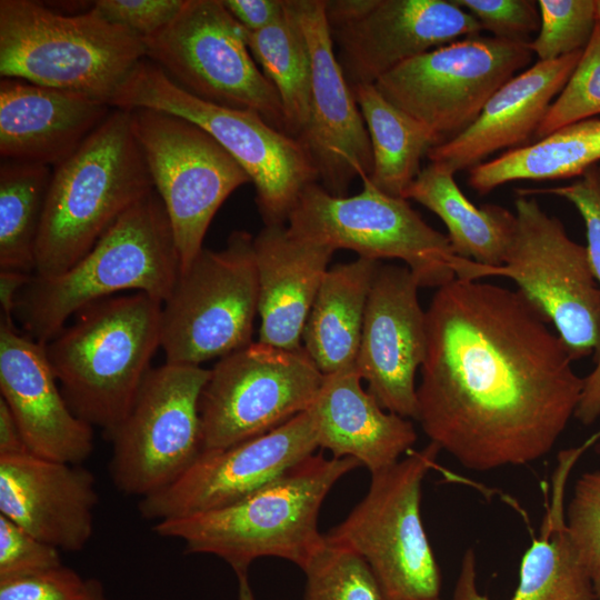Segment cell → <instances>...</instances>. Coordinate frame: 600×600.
Listing matches in <instances>:
<instances>
[{
	"label": "cell",
	"mask_w": 600,
	"mask_h": 600,
	"mask_svg": "<svg viewBox=\"0 0 600 600\" xmlns=\"http://www.w3.org/2000/svg\"><path fill=\"white\" fill-rule=\"evenodd\" d=\"M180 268L166 208L153 190L129 208L70 269L48 279L32 274L17 298L13 319L28 337L46 344L71 316L117 292H144L163 303Z\"/></svg>",
	"instance_id": "4"
},
{
	"label": "cell",
	"mask_w": 600,
	"mask_h": 600,
	"mask_svg": "<svg viewBox=\"0 0 600 600\" xmlns=\"http://www.w3.org/2000/svg\"><path fill=\"white\" fill-rule=\"evenodd\" d=\"M153 190L130 112L113 109L71 157L53 168L33 276L48 279L70 269Z\"/></svg>",
	"instance_id": "5"
},
{
	"label": "cell",
	"mask_w": 600,
	"mask_h": 600,
	"mask_svg": "<svg viewBox=\"0 0 600 600\" xmlns=\"http://www.w3.org/2000/svg\"><path fill=\"white\" fill-rule=\"evenodd\" d=\"M599 161L600 119L592 118L474 166L468 184L477 193L488 194L512 181L579 178Z\"/></svg>",
	"instance_id": "30"
},
{
	"label": "cell",
	"mask_w": 600,
	"mask_h": 600,
	"mask_svg": "<svg viewBox=\"0 0 600 600\" xmlns=\"http://www.w3.org/2000/svg\"><path fill=\"white\" fill-rule=\"evenodd\" d=\"M581 53L579 50L556 60L537 61L513 76L492 94L471 126L430 149V162L456 173L473 168L497 151L524 146L534 137Z\"/></svg>",
	"instance_id": "24"
},
{
	"label": "cell",
	"mask_w": 600,
	"mask_h": 600,
	"mask_svg": "<svg viewBox=\"0 0 600 600\" xmlns=\"http://www.w3.org/2000/svg\"><path fill=\"white\" fill-rule=\"evenodd\" d=\"M110 107L149 108L179 116L211 134L241 166L256 190L264 226L286 224L318 172L302 142L260 114L201 100L143 59L118 89Z\"/></svg>",
	"instance_id": "7"
},
{
	"label": "cell",
	"mask_w": 600,
	"mask_h": 600,
	"mask_svg": "<svg viewBox=\"0 0 600 600\" xmlns=\"http://www.w3.org/2000/svg\"><path fill=\"white\" fill-rule=\"evenodd\" d=\"M31 273L19 271L0 272L1 316L13 319L17 298L22 288L30 281Z\"/></svg>",
	"instance_id": "44"
},
{
	"label": "cell",
	"mask_w": 600,
	"mask_h": 600,
	"mask_svg": "<svg viewBox=\"0 0 600 600\" xmlns=\"http://www.w3.org/2000/svg\"><path fill=\"white\" fill-rule=\"evenodd\" d=\"M249 50L281 101L287 131L299 138L311 108V59L300 22L286 0L284 12L271 26L247 31Z\"/></svg>",
	"instance_id": "32"
},
{
	"label": "cell",
	"mask_w": 600,
	"mask_h": 600,
	"mask_svg": "<svg viewBox=\"0 0 600 600\" xmlns=\"http://www.w3.org/2000/svg\"><path fill=\"white\" fill-rule=\"evenodd\" d=\"M403 198L440 218L457 256L490 267L503 263L516 232L514 212L498 204L476 207L446 166L430 162L421 169Z\"/></svg>",
	"instance_id": "29"
},
{
	"label": "cell",
	"mask_w": 600,
	"mask_h": 600,
	"mask_svg": "<svg viewBox=\"0 0 600 600\" xmlns=\"http://www.w3.org/2000/svg\"><path fill=\"white\" fill-rule=\"evenodd\" d=\"M210 370L166 363L151 368L109 439L116 488L141 498L178 479L202 452L199 402Z\"/></svg>",
	"instance_id": "16"
},
{
	"label": "cell",
	"mask_w": 600,
	"mask_h": 600,
	"mask_svg": "<svg viewBox=\"0 0 600 600\" xmlns=\"http://www.w3.org/2000/svg\"><path fill=\"white\" fill-rule=\"evenodd\" d=\"M147 58L143 39L91 8L62 14L31 0L0 1V74L110 106Z\"/></svg>",
	"instance_id": "6"
},
{
	"label": "cell",
	"mask_w": 600,
	"mask_h": 600,
	"mask_svg": "<svg viewBox=\"0 0 600 600\" xmlns=\"http://www.w3.org/2000/svg\"><path fill=\"white\" fill-rule=\"evenodd\" d=\"M303 572L304 600H382L366 561L343 547L326 541Z\"/></svg>",
	"instance_id": "35"
},
{
	"label": "cell",
	"mask_w": 600,
	"mask_h": 600,
	"mask_svg": "<svg viewBox=\"0 0 600 600\" xmlns=\"http://www.w3.org/2000/svg\"><path fill=\"white\" fill-rule=\"evenodd\" d=\"M289 232L333 249H348L361 258L406 263L419 287L440 288L456 279L457 256L447 234L429 226L407 199L376 188L369 178L356 196L336 197L314 182L292 209Z\"/></svg>",
	"instance_id": "10"
},
{
	"label": "cell",
	"mask_w": 600,
	"mask_h": 600,
	"mask_svg": "<svg viewBox=\"0 0 600 600\" xmlns=\"http://www.w3.org/2000/svg\"><path fill=\"white\" fill-rule=\"evenodd\" d=\"M431 600H440V599H439V598H437V599H431Z\"/></svg>",
	"instance_id": "49"
},
{
	"label": "cell",
	"mask_w": 600,
	"mask_h": 600,
	"mask_svg": "<svg viewBox=\"0 0 600 600\" xmlns=\"http://www.w3.org/2000/svg\"><path fill=\"white\" fill-rule=\"evenodd\" d=\"M358 467L351 458L313 453L234 503L158 521L153 531L183 541L188 553L219 557L237 576L248 574L262 557L284 559L303 570L326 543L318 528L324 499Z\"/></svg>",
	"instance_id": "2"
},
{
	"label": "cell",
	"mask_w": 600,
	"mask_h": 600,
	"mask_svg": "<svg viewBox=\"0 0 600 600\" xmlns=\"http://www.w3.org/2000/svg\"><path fill=\"white\" fill-rule=\"evenodd\" d=\"M441 449L429 442L371 473L364 497L324 534L328 543L359 554L382 600L439 598L441 579L421 520V487Z\"/></svg>",
	"instance_id": "9"
},
{
	"label": "cell",
	"mask_w": 600,
	"mask_h": 600,
	"mask_svg": "<svg viewBox=\"0 0 600 600\" xmlns=\"http://www.w3.org/2000/svg\"><path fill=\"white\" fill-rule=\"evenodd\" d=\"M98 500L96 478L81 464L0 454V514L60 551L89 542Z\"/></svg>",
	"instance_id": "22"
},
{
	"label": "cell",
	"mask_w": 600,
	"mask_h": 600,
	"mask_svg": "<svg viewBox=\"0 0 600 600\" xmlns=\"http://www.w3.org/2000/svg\"><path fill=\"white\" fill-rule=\"evenodd\" d=\"M323 378L303 347L258 341L220 358L200 396L202 451L258 437L309 410Z\"/></svg>",
	"instance_id": "14"
},
{
	"label": "cell",
	"mask_w": 600,
	"mask_h": 600,
	"mask_svg": "<svg viewBox=\"0 0 600 600\" xmlns=\"http://www.w3.org/2000/svg\"><path fill=\"white\" fill-rule=\"evenodd\" d=\"M567 467L559 471L540 534L524 552L511 600H600L569 536L563 508ZM453 600H490L477 588L476 557H462Z\"/></svg>",
	"instance_id": "27"
},
{
	"label": "cell",
	"mask_w": 600,
	"mask_h": 600,
	"mask_svg": "<svg viewBox=\"0 0 600 600\" xmlns=\"http://www.w3.org/2000/svg\"><path fill=\"white\" fill-rule=\"evenodd\" d=\"M62 564L60 550L0 514V579Z\"/></svg>",
	"instance_id": "40"
},
{
	"label": "cell",
	"mask_w": 600,
	"mask_h": 600,
	"mask_svg": "<svg viewBox=\"0 0 600 600\" xmlns=\"http://www.w3.org/2000/svg\"><path fill=\"white\" fill-rule=\"evenodd\" d=\"M230 14L248 31L274 23L284 12L286 0H221Z\"/></svg>",
	"instance_id": "43"
},
{
	"label": "cell",
	"mask_w": 600,
	"mask_h": 600,
	"mask_svg": "<svg viewBox=\"0 0 600 600\" xmlns=\"http://www.w3.org/2000/svg\"><path fill=\"white\" fill-rule=\"evenodd\" d=\"M110 108L78 92L1 78V159L54 168L80 148Z\"/></svg>",
	"instance_id": "23"
},
{
	"label": "cell",
	"mask_w": 600,
	"mask_h": 600,
	"mask_svg": "<svg viewBox=\"0 0 600 600\" xmlns=\"http://www.w3.org/2000/svg\"><path fill=\"white\" fill-rule=\"evenodd\" d=\"M183 3L184 0H97L90 8L108 22L143 39L168 26Z\"/></svg>",
	"instance_id": "42"
},
{
	"label": "cell",
	"mask_w": 600,
	"mask_h": 600,
	"mask_svg": "<svg viewBox=\"0 0 600 600\" xmlns=\"http://www.w3.org/2000/svg\"><path fill=\"white\" fill-rule=\"evenodd\" d=\"M599 169H600V166H599Z\"/></svg>",
	"instance_id": "50"
},
{
	"label": "cell",
	"mask_w": 600,
	"mask_h": 600,
	"mask_svg": "<svg viewBox=\"0 0 600 600\" xmlns=\"http://www.w3.org/2000/svg\"><path fill=\"white\" fill-rule=\"evenodd\" d=\"M89 579L63 564L0 579V600H82Z\"/></svg>",
	"instance_id": "41"
},
{
	"label": "cell",
	"mask_w": 600,
	"mask_h": 600,
	"mask_svg": "<svg viewBox=\"0 0 600 600\" xmlns=\"http://www.w3.org/2000/svg\"><path fill=\"white\" fill-rule=\"evenodd\" d=\"M408 267L380 263L366 307L356 368L383 409L417 419L416 373L427 350V316Z\"/></svg>",
	"instance_id": "20"
},
{
	"label": "cell",
	"mask_w": 600,
	"mask_h": 600,
	"mask_svg": "<svg viewBox=\"0 0 600 600\" xmlns=\"http://www.w3.org/2000/svg\"><path fill=\"white\" fill-rule=\"evenodd\" d=\"M540 29L529 47L538 61L583 50L598 21L596 0H539Z\"/></svg>",
	"instance_id": "37"
},
{
	"label": "cell",
	"mask_w": 600,
	"mask_h": 600,
	"mask_svg": "<svg viewBox=\"0 0 600 600\" xmlns=\"http://www.w3.org/2000/svg\"><path fill=\"white\" fill-rule=\"evenodd\" d=\"M258 273L259 341L302 349V334L333 249L292 236L286 224L253 237Z\"/></svg>",
	"instance_id": "25"
},
{
	"label": "cell",
	"mask_w": 600,
	"mask_h": 600,
	"mask_svg": "<svg viewBox=\"0 0 600 600\" xmlns=\"http://www.w3.org/2000/svg\"><path fill=\"white\" fill-rule=\"evenodd\" d=\"M532 57L529 42L468 37L399 64L374 86L442 143L471 126L492 94Z\"/></svg>",
	"instance_id": "15"
},
{
	"label": "cell",
	"mask_w": 600,
	"mask_h": 600,
	"mask_svg": "<svg viewBox=\"0 0 600 600\" xmlns=\"http://www.w3.org/2000/svg\"><path fill=\"white\" fill-rule=\"evenodd\" d=\"M0 391L28 450L39 457L81 464L93 450V428L67 403L46 344L21 333L13 319L0 321Z\"/></svg>",
	"instance_id": "21"
},
{
	"label": "cell",
	"mask_w": 600,
	"mask_h": 600,
	"mask_svg": "<svg viewBox=\"0 0 600 600\" xmlns=\"http://www.w3.org/2000/svg\"><path fill=\"white\" fill-rule=\"evenodd\" d=\"M162 302L144 292L96 301L48 343L46 353L77 417L110 439L131 409L161 344Z\"/></svg>",
	"instance_id": "3"
},
{
	"label": "cell",
	"mask_w": 600,
	"mask_h": 600,
	"mask_svg": "<svg viewBox=\"0 0 600 600\" xmlns=\"http://www.w3.org/2000/svg\"><path fill=\"white\" fill-rule=\"evenodd\" d=\"M352 91L371 143L369 180L380 191L403 198L421 171L422 158L441 140L426 124L387 100L374 84H359Z\"/></svg>",
	"instance_id": "31"
},
{
	"label": "cell",
	"mask_w": 600,
	"mask_h": 600,
	"mask_svg": "<svg viewBox=\"0 0 600 600\" xmlns=\"http://www.w3.org/2000/svg\"><path fill=\"white\" fill-rule=\"evenodd\" d=\"M290 4L311 59L310 119L298 139L308 151L321 186L336 197H344L353 180L371 174L369 134L334 54L324 0H290Z\"/></svg>",
	"instance_id": "19"
},
{
	"label": "cell",
	"mask_w": 600,
	"mask_h": 600,
	"mask_svg": "<svg viewBox=\"0 0 600 600\" xmlns=\"http://www.w3.org/2000/svg\"><path fill=\"white\" fill-rule=\"evenodd\" d=\"M50 167L1 159L0 269L34 273Z\"/></svg>",
	"instance_id": "33"
},
{
	"label": "cell",
	"mask_w": 600,
	"mask_h": 600,
	"mask_svg": "<svg viewBox=\"0 0 600 600\" xmlns=\"http://www.w3.org/2000/svg\"><path fill=\"white\" fill-rule=\"evenodd\" d=\"M318 448L313 417L307 410L258 437L202 451L178 479L141 498L139 513L158 522L227 507L280 477Z\"/></svg>",
	"instance_id": "18"
},
{
	"label": "cell",
	"mask_w": 600,
	"mask_h": 600,
	"mask_svg": "<svg viewBox=\"0 0 600 600\" xmlns=\"http://www.w3.org/2000/svg\"><path fill=\"white\" fill-rule=\"evenodd\" d=\"M361 380L356 367L326 374L309 410L319 448L374 473L398 462L418 436L409 419L383 409Z\"/></svg>",
	"instance_id": "26"
},
{
	"label": "cell",
	"mask_w": 600,
	"mask_h": 600,
	"mask_svg": "<svg viewBox=\"0 0 600 600\" xmlns=\"http://www.w3.org/2000/svg\"><path fill=\"white\" fill-rule=\"evenodd\" d=\"M471 13L482 30L493 37L517 42H530L540 29L537 1L531 0H453Z\"/></svg>",
	"instance_id": "39"
},
{
	"label": "cell",
	"mask_w": 600,
	"mask_h": 600,
	"mask_svg": "<svg viewBox=\"0 0 600 600\" xmlns=\"http://www.w3.org/2000/svg\"><path fill=\"white\" fill-rule=\"evenodd\" d=\"M257 314L253 237L237 230L223 249L203 248L162 303L166 363L201 366L249 346Z\"/></svg>",
	"instance_id": "11"
},
{
	"label": "cell",
	"mask_w": 600,
	"mask_h": 600,
	"mask_svg": "<svg viewBox=\"0 0 600 600\" xmlns=\"http://www.w3.org/2000/svg\"><path fill=\"white\" fill-rule=\"evenodd\" d=\"M600 114V20L567 83L552 101L534 138Z\"/></svg>",
	"instance_id": "36"
},
{
	"label": "cell",
	"mask_w": 600,
	"mask_h": 600,
	"mask_svg": "<svg viewBox=\"0 0 600 600\" xmlns=\"http://www.w3.org/2000/svg\"><path fill=\"white\" fill-rule=\"evenodd\" d=\"M143 42L147 59L187 92L257 112L288 133L281 101L249 50L247 30L221 0H184L173 20Z\"/></svg>",
	"instance_id": "12"
},
{
	"label": "cell",
	"mask_w": 600,
	"mask_h": 600,
	"mask_svg": "<svg viewBox=\"0 0 600 600\" xmlns=\"http://www.w3.org/2000/svg\"><path fill=\"white\" fill-rule=\"evenodd\" d=\"M238 578V600H256L250 587L248 574L237 576Z\"/></svg>",
	"instance_id": "47"
},
{
	"label": "cell",
	"mask_w": 600,
	"mask_h": 600,
	"mask_svg": "<svg viewBox=\"0 0 600 600\" xmlns=\"http://www.w3.org/2000/svg\"><path fill=\"white\" fill-rule=\"evenodd\" d=\"M129 112L171 224L181 272L203 249L207 230L222 203L251 181L232 156L196 123L149 108Z\"/></svg>",
	"instance_id": "13"
},
{
	"label": "cell",
	"mask_w": 600,
	"mask_h": 600,
	"mask_svg": "<svg viewBox=\"0 0 600 600\" xmlns=\"http://www.w3.org/2000/svg\"><path fill=\"white\" fill-rule=\"evenodd\" d=\"M417 421L472 471L533 462L574 416L584 379L519 290L456 278L426 310Z\"/></svg>",
	"instance_id": "1"
},
{
	"label": "cell",
	"mask_w": 600,
	"mask_h": 600,
	"mask_svg": "<svg viewBox=\"0 0 600 600\" xmlns=\"http://www.w3.org/2000/svg\"><path fill=\"white\" fill-rule=\"evenodd\" d=\"M82 600H108L102 584L96 579H89L88 590Z\"/></svg>",
	"instance_id": "46"
},
{
	"label": "cell",
	"mask_w": 600,
	"mask_h": 600,
	"mask_svg": "<svg viewBox=\"0 0 600 600\" xmlns=\"http://www.w3.org/2000/svg\"><path fill=\"white\" fill-rule=\"evenodd\" d=\"M29 451L17 422L3 399L0 398V454Z\"/></svg>",
	"instance_id": "45"
},
{
	"label": "cell",
	"mask_w": 600,
	"mask_h": 600,
	"mask_svg": "<svg viewBox=\"0 0 600 600\" xmlns=\"http://www.w3.org/2000/svg\"><path fill=\"white\" fill-rule=\"evenodd\" d=\"M516 232L504 261L490 267L456 256V278L506 277L547 318L573 361L600 358V286L588 249L533 196L514 200Z\"/></svg>",
	"instance_id": "8"
},
{
	"label": "cell",
	"mask_w": 600,
	"mask_h": 600,
	"mask_svg": "<svg viewBox=\"0 0 600 600\" xmlns=\"http://www.w3.org/2000/svg\"><path fill=\"white\" fill-rule=\"evenodd\" d=\"M597 2V14H598V19L600 20V0H596Z\"/></svg>",
	"instance_id": "48"
},
{
	"label": "cell",
	"mask_w": 600,
	"mask_h": 600,
	"mask_svg": "<svg viewBox=\"0 0 600 600\" xmlns=\"http://www.w3.org/2000/svg\"><path fill=\"white\" fill-rule=\"evenodd\" d=\"M566 524L600 599V471L582 473L577 480Z\"/></svg>",
	"instance_id": "38"
},
{
	"label": "cell",
	"mask_w": 600,
	"mask_h": 600,
	"mask_svg": "<svg viewBox=\"0 0 600 600\" xmlns=\"http://www.w3.org/2000/svg\"><path fill=\"white\" fill-rule=\"evenodd\" d=\"M324 11L351 88L374 84L412 58L482 31L453 0H324Z\"/></svg>",
	"instance_id": "17"
},
{
	"label": "cell",
	"mask_w": 600,
	"mask_h": 600,
	"mask_svg": "<svg viewBox=\"0 0 600 600\" xmlns=\"http://www.w3.org/2000/svg\"><path fill=\"white\" fill-rule=\"evenodd\" d=\"M518 194H551L574 206L580 213L587 236L591 266L600 286V169L592 167L570 184L553 188L517 189ZM583 389L574 418L583 426H591L600 418V358L593 370L583 378Z\"/></svg>",
	"instance_id": "34"
},
{
	"label": "cell",
	"mask_w": 600,
	"mask_h": 600,
	"mask_svg": "<svg viewBox=\"0 0 600 600\" xmlns=\"http://www.w3.org/2000/svg\"><path fill=\"white\" fill-rule=\"evenodd\" d=\"M380 263L358 257L326 272L302 334V347L322 374L356 367L368 297Z\"/></svg>",
	"instance_id": "28"
}]
</instances>
